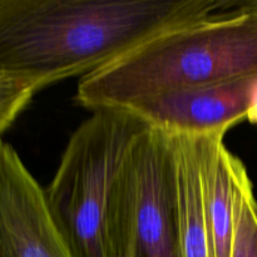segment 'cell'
<instances>
[{"instance_id":"obj_1","label":"cell","mask_w":257,"mask_h":257,"mask_svg":"<svg viewBox=\"0 0 257 257\" xmlns=\"http://www.w3.org/2000/svg\"><path fill=\"white\" fill-rule=\"evenodd\" d=\"M217 0H0V77L43 89L215 15Z\"/></svg>"},{"instance_id":"obj_2","label":"cell","mask_w":257,"mask_h":257,"mask_svg":"<svg viewBox=\"0 0 257 257\" xmlns=\"http://www.w3.org/2000/svg\"><path fill=\"white\" fill-rule=\"evenodd\" d=\"M257 79V12L211 15L163 32L80 78L75 100L127 108L172 90Z\"/></svg>"},{"instance_id":"obj_3","label":"cell","mask_w":257,"mask_h":257,"mask_svg":"<svg viewBox=\"0 0 257 257\" xmlns=\"http://www.w3.org/2000/svg\"><path fill=\"white\" fill-rule=\"evenodd\" d=\"M148 128L127 108H102L70 136L44 192L74 257H117L113 217L118 183L133 146Z\"/></svg>"},{"instance_id":"obj_4","label":"cell","mask_w":257,"mask_h":257,"mask_svg":"<svg viewBox=\"0 0 257 257\" xmlns=\"http://www.w3.org/2000/svg\"><path fill=\"white\" fill-rule=\"evenodd\" d=\"M117 257H181L175 136L148 128L123 166L113 217Z\"/></svg>"},{"instance_id":"obj_5","label":"cell","mask_w":257,"mask_h":257,"mask_svg":"<svg viewBox=\"0 0 257 257\" xmlns=\"http://www.w3.org/2000/svg\"><path fill=\"white\" fill-rule=\"evenodd\" d=\"M257 79L172 90L127 107L151 128L171 136L223 135L247 119Z\"/></svg>"},{"instance_id":"obj_6","label":"cell","mask_w":257,"mask_h":257,"mask_svg":"<svg viewBox=\"0 0 257 257\" xmlns=\"http://www.w3.org/2000/svg\"><path fill=\"white\" fill-rule=\"evenodd\" d=\"M0 257H74L39 186L0 191Z\"/></svg>"},{"instance_id":"obj_7","label":"cell","mask_w":257,"mask_h":257,"mask_svg":"<svg viewBox=\"0 0 257 257\" xmlns=\"http://www.w3.org/2000/svg\"><path fill=\"white\" fill-rule=\"evenodd\" d=\"M223 135L198 138L203 201L215 245L216 257H230L235 225L236 190L245 168L240 158L227 150Z\"/></svg>"},{"instance_id":"obj_8","label":"cell","mask_w":257,"mask_h":257,"mask_svg":"<svg viewBox=\"0 0 257 257\" xmlns=\"http://www.w3.org/2000/svg\"><path fill=\"white\" fill-rule=\"evenodd\" d=\"M177 153L181 257H216L203 201L198 138L175 136Z\"/></svg>"},{"instance_id":"obj_9","label":"cell","mask_w":257,"mask_h":257,"mask_svg":"<svg viewBox=\"0 0 257 257\" xmlns=\"http://www.w3.org/2000/svg\"><path fill=\"white\" fill-rule=\"evenodd\" d=\"M230 257H257V198L246 167L236 190L235 225Z\"/></svg>"},{"instance_id":"obj_10","label":"cell","mask_w":257,"mask_h":257,"mask_svg":"<svg viewBox=\"0 0 257 257\" xmlns=\"http://www.w3.org/2000/svg\"><path fill=\"white\" fill-rule=\"evenodd\" d=\"M39 88L25 80L0 77V137L25 109Z\"/></svg>"},{"instance_id":"obj_11","label":"cell","mask_w":257,"mask_h":257,"mask_svg":"<svg viewBox=\"0 0 257 257\" xmlns=\"http://www.w3.org/2000/svg\"><path fill=\"white\" fill-rule=\"evenodd\" d=\"M242 4L245 5L246 8H248V9L257 12V0L256 2H246V3H242Z\"/></svg>"}]
</instances>
